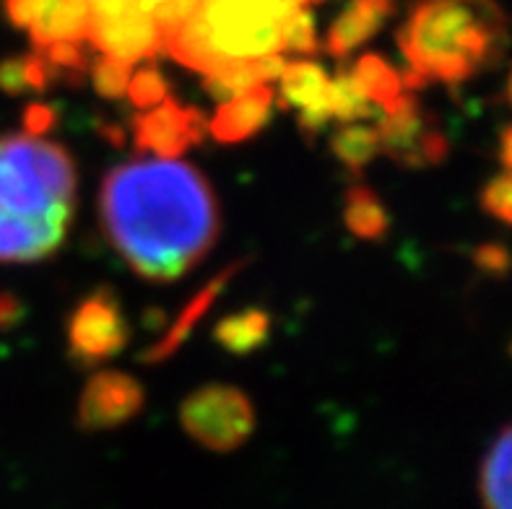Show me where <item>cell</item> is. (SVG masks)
Listing matches in <instances>:
<instances>
[{"label": "cell", "mask_w": 512, "mask_h": 509, "mask_svg": "<svg viewBox=\"0 0 512 509\" xmlns=\"http://www.w3.org/2000/svg\"><path fill=\"white\" fill-rule=\"evenodd\" d=\"M102 229L146 281L169 284L214 250L221 211L201 169L180 159H130L110 169L99 193Z\"/></svg>", "instance_id": "6da1fadb"}, {"label": "cell", "mask_w": 512, "mask_h": 509, "mask_svg": "<svg viewBox=\"0 0 512 509\" xmlns=\"http://www.w3.org/2000/svg\"><path fill=\"white\" fill-rule=\"evenodd\" d=\"M71 151L26 133L0 136V263L52 258L76 213Z\"/></svg>", "instance_id": "7a4b0ae2"}, {"label": "cell", "mask_w": 512, "mask_h": 509, "mask_svg": "<svg viewBox=\"0 0 512 509\" xmlns=\"http://www.w3.org/2000/svg\"><path fill=\"white\" fill-rule=\"evenodd\" d=\"M505 39L507 19L494 0H416L398 29L409 63L403 84H466L500 58Z\"/></svg>", "instance_id": "3957f363"}, {"label": "cell", "mask_w": 512, "mask_h": 509, "mask_svg": "<svg viewBox=\"0 0 512 509\" xmlns=\"http://www.w3.org/2000/svg\"><path fill=\"white\" fill-rule=\"evenodd\" d=\"M307 6L310 0H198L193 16L164 39V52L206 76L281 55L284 21Z\"/></svg>", "instance_id": "277c9868"}, {"label": "cell", "mask_w": 512, "mask_h": 509, "mask_svg": "<svg viewBox=\"0 0 512 509\" xmlns=\"http://www.w3.org/2000/svg\"><path fill=\"white\" fill-rule=\"evenodd\" d=\"M180 424L206 450L232 452L253 437L255 406L240 387L214 382L182 400Z\"/></svg>", "instance_id": "5b68a950"}, {"label": "cell", "mask_w": 512, "mask_h": 509, "mask_svg": "<svg viewBox=\"0 0 512 509\" xmlns=\"http://www.w3.org/2000/svg\"><path fill=\"white\" fill-rule=\"evenodd\" d=\"M377 138L380 154L406 169L437 167L448 159L450 151L440 120L424 110L414 91H406L390 112H380Z\"/></svg>", "instance_id": "8992f818"}, {"label": "cell", "mask_w": 512, "mask_h": 509, "mask_svg": "<svg viewBox=\"0 0 512 509\" xmlns=\"http://www.w3.org/2000/svg\"><path fill=\"white\" fill-rule=\"evenodd\" d=\"M130 325L112 289H97L78 302L68 320V356L78 367H97L128 346Z\"/></svg>", "instance_id": "52a82bcc"}, {"label": "cell", "mask_w": 512, "mask_h": 509, "mask_svg": "<svg viewBox=\"0 0 512 509\" xmlns=\"http://www.w3.org/2000/svg\"><path fill=\"white\" fill-rule=\"evenodd\" d=\"M146 390L141 382L120 369H102L91 374L84 393L78 398L76 426L78 432L99 434L128 424L143 411Z\"/></svg>", "instance_id": "ba28073f"}, {"label": "cell", "mask_w": 512, "mask_h": 509, "mask_svg": "<svg viewBox=\"0 0 512 509\" xmlns=\"http://www.w3.org/2000/svg\"><path fill=\"white\" fill-rule=\"evenodd\" d=\"M208 133V117L198 107H185L167 97L159 107L133 120V143L154 159H177L201 146Z\"/></svg>", "instance_id": "9c48e42d"}, {"label": "cell", "mask_w": 512, "mask_h": 509, "mask_svg": "<svg viewBox=\"0 0 512 509\" xmlns=\"http://www.w3.org/2000/svg\"><path fill=\"white\" fill-rule=\"evenodd\" d=\"M89 42L107 58L130 65L136 60H154L164 52L162 29L156 26L149 11H143L141 3L112 19L91 21Z\"/></svg>", "instance_id": "30bf717a"}, {"label": "cell", "mask_w": 512, "mask_h": 509, "mask_svg": "<svg viewBox=\"0 0 512 509\" xmlns=\"http://www.w3.org/2000/svg\"><path fill=\"white\" fill-rule=\"evenodd\" d=\"M281 94L276 102L284 110H297L299 130L307 138L320 136L325 125L331 123V104H328V86H331V76L325 73V68L315 60H294L286 63L284 73H281Z\"/></svg>", "instance_id": "8fae6325"}, {"label": "cell", "mask_w": 512, "mask_h": 509, "mask_svg": "<svg viewBox=\"0 0 512 509\" xmlns=\"http://www.w3.org/2000/svg\"><path fill=\"white\" fill-rule=\"evenodd\" d=\"M273 102H276V91L271 86H255L240 97L219 104L216 115L208 120V133L214 141L227 143V146L250 141L271 120Z\"/></svg>", "instance_id": "7c38bea8"}, {"label": "cell", "mask_w": 512, "mask_h": 509, "mask_svg": "<svg viewBox=\"0 0 512 509\" xmlns=\"http://www.w3.org/2000/svg\"><path fill=\"white\" fill-rule=\"evenodd\" d=\"M393 16L390 3H377V0H349L344 11L338 13L336 21L328 29L325 37V52L336 60L349 58L351 52L370 42L385 21Z\"/></svg>", "instance_id": "4fadbf2b"}, {"label": "cell", "mask_w": 512, "mask_h": 509, "mask_svg": "<svg viewBox=\"0 0 512 509\" xmlns=\"http://www.w3.org/2000/svg\"><path fill=\"white\" fill-rule=\"evenodd\" d=\"M242 265H245V263L229 265L227 271H221L219 276H216L214 281H211V284H208L206 289L201 291V294H195L193 302H190L188 307H185V312H182V315H180V320H177V323L167 330V336H164L162 341L154 343V346H151V348H146V354L141 356V361H149V364H156V361H164V359H169V356L175 354L177 348H180L182 343H185V338H188L190 333H193L195 323H198V320H201V317L206 315L208 310H211V304L216 302V297H219V294H221V289L227 286L229 278L237 276V271H240Z\"/></svg>", "instance_id": "5bb4252c"}, {"label": "cell", "mask_w": 512, "mask_h": 509, "mask_svg": "<svg viewBox=\"0 0 512 509\" xmlns=\"http://www.w3.org/2000/svg\"><path fill=\"white\" fill-rule=\"evenodd\" d=\"M349 73L354 76L367 102L380 112L393 110L401 102L403 94L409 91L406 84H403V73H398L383 55H375V52L359 55Z\"/></svg>", "instance_id": "9a60e30c"}, {"label": "cell", "mask_w": 512, "mask_h": 509, "mask_svg": "<svg viewBox=\"0 0 512 509\" xmlns=\"http://www.w3.org/2000/svg\"><path fill=\"white\" fill-rule=\"evenodd\" d=\"M91 26V8L89 0H60L58 6L47 13L45 19L29 29L34 50H45L55 42H86Z\"/></svg>", "instance_id": "2e32d148"}, {"label": "cell", "mask_w": 512, "mask_h": 509, "mask_svg": "<svg viewBox=\"0 0 512 509\" xmlns=\"http://www.w3.org/2000/svg\"><path fill=\"white\" fill-rule=\"evenodd\" d=\"M479 491L484 509H512V424H507L481 463Z\"/></svg>", "instance_id": "e0dca14e"}, {"label": "cell", "mask_w": 512, "mask_h": 509, "mask_svg": "<svg viewBox=\"0 0 512 509\" xmlns=\"http://www.w3.org/2000/svg\"><path fill=\"white\" fill-rule=\"evenodd\" d=\"M273 320L266 310L250 307V310L234 312V315L221 317L214 325V341L219 343L227 354L247 356L266 346L271 338Z\"/></svg>", "instance_id": "ac0fdd59"}, {"label": "cell", "mask_w": 512, "mask_h": 509, "mask_svg": "<svg viewBox=\"0 0 512 509\" xmlns=\"http://www.w3.org/2000/svg\"><path fill=\"white\" fill-rule=\"evenodd\" d=\"M344 221L349 232L367 242H380L390 229V213L385 203L377 198L375 190H370L362 182L346 190L344 195Z\"/></svg>", "instance_id": "d6986e66"}, {"label": "cell", "mask_w": 512, "mask_h": 509, "mask_svg": "<svg viewBox=\"0 0 512 509\" xmlns=\"http://www.w3.org/2000/svg\"><path fill=\"white\" fill-rule=\"evenodd\" d=\"M331 154L344 164L349 172L359 174L380 154L377 128L364 123H346L331 136Z\"/></svg>", "instance_id": "ffe728a7"}, {"label": "cell", "mask_w": 512, "mask_h": 509, "mask_svg": "<svg viewBox=\"0 0 512 509\" xmlns=\"http://www.w3.org/2000/svg\"><path fill=\"white\" fill-rule=\"evenodd\" d=\"M328 104H331V117H336L338 123H364L367 117L377 115L380 110L372 107L367 102L362 91H359L357 81L349 73V68H341L336 73V78H331V86H328Z\"/></svg>", "instance_id": "44dd1931"}, {"label": "cell", "mask_w": 512, "mask_h": 509, "mask_svg": "<svg viewBox=\"0 0 512 509\" xmlns=\"http://www.w3.org/2000/svg\"><path fill=\"white\" fill-rule=\"evenodd\" d=\"M281 52H294V55H318L320 52L318 26H315V16L307 8H297L284 21Z\"/></svg>", "instance_id": "7402d4cb"}, {"label": "cell", "mask_w": 512, "mask_h": 509, "mask_svg": "<svg viewBox=\"0 0 512 509\" xmlns=\"http://www.w3.org/2000/svg\"><path fill=\"white\" fill-rule=\"evenodd\" d=\"M125 97H128L130 104L138 107V110H154V107H159V104L169 97L167 78H164V73L159 71L156 65H146V68H141V71L130 76Z\"/></svg>", "instance_id": "603a6c76"}, {"label": "cell", "mask_w": 512, "mask_h": 509, "mask_svg": "<svg viewBox=\"0 0 512 509\" xmlns=\"http://www.w3.org/2000/svg\"><path fill=\"white\" fill-rule=\"evenodd\" d=\"M130 76H133L130 63H123V60L117 58H107V55L97 58V63L91 65V84H94L99 97L104 99L125 97Z\"/></svg>", "instance_id": "cb8c5ba5"}, {"label": "cell", "mask_w": 512, "mask_h": 509, "mask_svg": "<svg viewBox=\"0 0 512 509\" xmlns=\"http://www.w3.org/2000/svg\"><path fill=\"white\" fill-rule=\"evenodd\" d=\"M37 52L50 63V68L58 76H68L71 73L73 78H81L89 71V55L76 42H55V45H47L45 50Z\"/></svg>", "instance_id": "d4e9b609"}, {"label": "cell", "mask_w": 512, "mask_h": 509, "mask_svg": "<svg viewBox=\"0 0 512 509\" xmlns=\"http://www.w3.org/2000/svg\"><path fill=\"white\" fill-rule=\"evenodd\" d=\"M481 208L502 224L512 226V172L494 174L481 190Z\"/></svg>", "instance_id": "484cf974"}, {"label": "cell", "mask_w": 512, "mask_h": 509, "mask_svg": "<svg viewBox=\"0 0 512 509\" xmlns=\"http://www.w3.org/2000/svg\"><path fill=\"white\" fill-rule=\"evenodd\" d=\"M60 0H6V16L16 29H32L39 19H45Z\"/></svg>", "instance_id": "4316f807"}, {"label": "cell", "mask_w": 512, "mask_h": 509, "mask_svg": "<svg viewBox=\"0 0 512 509\" xmlns=\"http://www.w3.org/2000/svg\"><path fill=\"white\" fill-rule=\"evenodd\" d=\"M58 123V112L55 107L45 102H32L24 110V133L32 138H45V133H50Z\"/></svg>", "instance_id": "83f0119b"}, {"label": "cell", "mask_w": 512, "mask_h": 509, "mask_svg": "<svg viewBox=\"0 0 512 509\" xmlns=\"http://www.w3.org/2000/svg\"><path fill=\"white\" fill-rule=\"evenodd\" d=\"M0 89L11 97H21L29 91L24 78V58H8L0 63Z\"/></svg>", "instance_id": "f1b7e54d"}, {"label": "cell", "mask_w": 512, "mask_h": 509, "mask_svg": "<svg viewBox=\"0 0 512 509\" xmlns=\"http://www.w3.org/2000/svg\"><path fill=\"white\" fill-rule=\"evenodd\" d=\"M24 317V304L13 294H0V330L13 328Z\"/></svg>", "instance_id": "f546056e"}, {"label": "cell", "mask_w": 512, "mask_h": 509, "mask_svg": "<svg viewBox=\"0 0 512 509\" xmlns=\"http://www.w3.org/2000/svg\"><path fill=\"white\" fill-rule=\"evenodd\" d=\"M500 159L505 164V172H512V125H507L500 136Z\"/></svg>", "instance_id": "4dcf8cb0"}, {"label": "cell", "mask_w": 512, "mask_h": 509, "mask_svg": "<svg viewBox=\"0 0 512 509\" xmlns=\"http://www.w3.org/2000/svg\"><path fill=\"white\" fill-rule=\"evenodd\" d=\"M479 263L481 268H502V252L497 247H481Z\"/></svg>", "instance_id": "1f68e13d"}, {"label": "cell", "mask_w": 512, "mask_h": 509, "mask_svg": "<svg viewBox=\"0 0 512 509\" xmlns=\"http://www.w3.org/2000/svg\"><path fill=\"white\" fill-rule=\"evenodd\" d=\"M505 99H507V104H510V107H512V68H510V73H507V84H505Z\"/></svg>", "instance_id": "d6a6232c"}, {"label": "cell", "mask_w": 512, "mask_h": 509, "mask_svg": "<svg viewBox=\"0 0 512 509\" xmlns=\"http://www.w3.org/2000/svg\"><path fill=\"white\" fill-rule=\"evenodd\" d=\"M377 3H388V0H377Z\"/></svg>", "instance_id": "836d02e7"}]
</instances>
